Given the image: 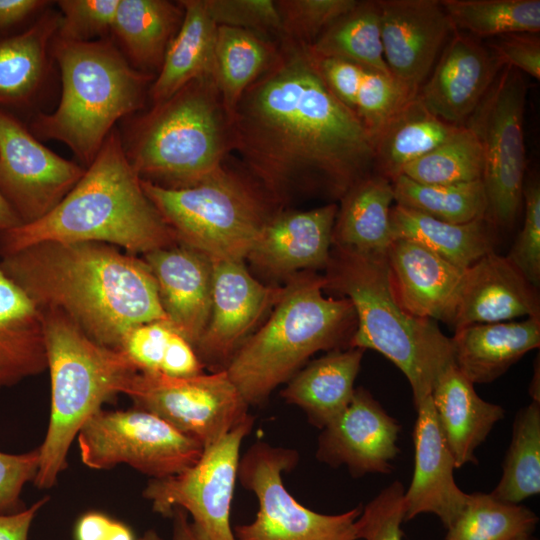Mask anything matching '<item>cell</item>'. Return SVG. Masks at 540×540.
Returning a JSON list of instances; mask_svg holds the SVG:
<instances>
[{
  "label": "cell",
  "instance_id": "47",
  "mask_svg": "<svg viewBox=\"0 0 540 540\" xmlns=\"http://www.w3.org/2000/svg\"><path fill=\"white\" fill-rule=\"evenodd\" d=\"M405 488L394 481L365 507L356 520L357 538L363 540H403L401 524L405 521Z\"/></svg>",
  "mask_w": 540,
  "mask_h": 540
},
{
  "label": "cell",
  "instance_id": "55",
  "mask_svg": "<svg viewBox=\"0 0 540 540\" xmlns=\"http://www.w3.org/2000/svg\"><path fill=\"white\" fill-rule=\"evenodd\" d=\"M173 520L172 540H197L191 529L188 514L181 508H175L171 516Z\"/></svg>",
  "mask_w": 540,
  "mask_h": 540
},
{
  "label": "cell",
  "instance_id": "51",
  "mask_svg": "<svg viewBox=\"0 0 540 540\" xmlns=\"http://www.w3.org/2000/svg\"><path fill=\"white\" fill-rule=\"evenodd\" d=\"M316 58L328 88L344 105L354 110L365 68L344 59Z\"/></svg>",
  "mask_w": 540,
  "mask_h": 540
},
{
  "label": "cell",
  "instance_id": "23",
  "mask_svg": "<svg viewBox=\"0 0 540 540\" xmlns=\"http://www.w3.org/2000/svg\"><path fill=\"white\" fill-rule=\"evenodd\" d=\"M518 317H540L536 288L506 256L491 251L465 270L449 326L457 330Z\"/></svg>",
  "mask_w": 540,
  "mask_h": 540
},
{
  "label": "cell",
  "instance_id": "49",
  "mask_svg": "<svg viewBox=\"0 0 540 540\" xmlns=\"http://www.w3.org/2000/svg\"><path fill=\"white\" fill-rule=\"evenodd\" d=\"M39 462V447L21 454L0 452V514L23 510L22 490L34 481Z\"/></svg>",
  "mask_w": 540,
  "mask_h": 540
},
{
  "label": "cell",
  "instance_id": "36",
  "mask_svg": "<svg viewBox=\"0 0 540 540\" xmlns=\"http://www.w3.org/2000/svg\"><path fill=\"white\" fill-rule=\"evenodd\" d=\"M310 46L318 58H339L390 74L384 60L378 1H359Z\"/></svg>",
  "mask_w": 540,
  "mask_h": 540
},
{
  "label": "cell",
  "instance_id": "17",
  "mask_svg": "<svg viewBox=\"0 0 540 540\" xmlns=\"http://www.w3.org/2000/svg\"><path fill=\"white\" fill-rule=\"evenodd\" d=\"M401 425L372 394L355 388L348 406L322 428L316 458L331 467L345 465L351 475L387 474L399 453Z\"/></svg>",
  "mask_w": 540,
  "mask_h": 540
},
{
  "label": "cell",
  "instance_id": "14",
  "mask_svg": "<svg viewBox=\"0 0 540 540\" xmlns=\"http://www.w3.org/2000/svg\"><path fill=\"white\" fill-rule=\"evenodd\" d=\"M122 394L208 447L245 421L249 405L225 370L188 377L135 372Z\"/></svg>",
  "mask_w": 540,
  "mask_h": 540
},
{
  "label": "cell",
  "instance_id": "40",
  "mask_svg": "<svg viewBox=\"0 0 540 540\" xmlns=\"http://www.w3.org/2000/svg\"><path fill=\"white\" fill-rule=\"evenodd\" d=\"M453 28L477 39L539 33L540 0H443Z\"/></svg>",
  "mask_w": 540,
  "mask_h": 540
},
{
  "label": "cell",
  "instance_id": "5",
  "mask_svg": "<svg viewBox=\"0 0 540 540\" xmlns=\"http://www.w3.org/2000/svg\"><path fill=\"white\" fill-rule=\"evenodd\" d=\"M52 54L61 97L52 112H35L28 127L41 141L64 143L86 168L115 124L143 108L155 76L132 67L111 38L68 42L55 36Z\"/></svg>",
  "mask_w": 540,
  "mask_h": 540
},
{
  "label": "cell",
  "instance_id": "42",
  "mask_svg": "<svg viewBox=\"0 0 540 540\" xmlns=\"http://www.w3.org/2000/svg\"><path fill=\"white\" fill-rule=\"evenodd\" d=\"M483 154L475 135L464 125L443 144L405 166L401 175L423 184L481 180Z\"/></svg>",
  "mask_w": 540,
  "mask_h": 540
},
{
  "label": "cell",
  "instance_id": "4",
  "mask_svg": "<svg viewBox=\"0 0 540 540\" xmlns=\"http://www.w3.org/2000/svg\"><path fill=\"white\" fill-rule=\"evenodd\" d=\"M325 289L348 299L356 316L349 347L372 349L407 378L415 407L430 397L454 363L453 346L434 320L412 316L398 302L386 255L333 248Z\"/></svg>",
  "mask_w": 540,
  "mask_h": 540
},
{
  "label": "cell",
  "instance_id": "12",
  "mask_svg": "<svg viewBox=\"0 0 540 540\" xmlns=\"http://www.w3.org/2000/svg\"><path fill=\"white\" fill-rule=\"evenodd\" d=\"M80 458L92 469L127 464L162 479L181 473L203 453V445L159 416L133 407L99 410L77 434Z\"/></svg>",
  "mask_w": 540,
  "mask_h": 540
},
{
  "label": "cell",
  "instance_id": "26",
  "mask_svg": "<svg viewBox=\"0 0 540 540\" xmlns=\"http://www.w3.org/2000/svg\"><path fill=\"white\" fill-rule=\"evenodd\" d=\"M451 340L460 372L473 384L490 383L540 346V317L465 326Z\"/></svg>",
  "mask_w": 540,
  "mask_h": 540
},
{
  "label": "cell",
  "instance_id": "54",
  "mask_svg": "<svg viewBox=\"0 0 540 540\" xmlns=\"http://www.w3.org/2000/svg\"><path fill=\"white\" fill-rule=\"evenodd\" d=\"M47 501L48 497H45L27 509L12 514H0V540H28L31 524Z\"/></svg>",
  "mask_w": 540,
  "mask_h": 540
},
{
  "label": "cell",
  "instance_id": "22",
  "mask_svg": "<svg viewBox=\"0 0 540 540\" xmlns=\"http://www.w3.org/2000/svg\"><path fill=\"white\" fill-rule=\"evenodd\" d=\"M143 260L170 325L195 348L211 311L212 260L181 244L148 252Z\"/></svg>",
  "mask_w": 540,
  "mask_h": 540
},
{
  "label": "cell",
  "instance_id": "8",
  "mask_svg": "<svg viewBox=\"0 0 540 540\" xmlns=\"http://www.w3.org/2000/svg\"><path fill=\"white\" fill-rule=\"evenodd\" d=\"M40 311L51 406L33 483L39 489H48L66 469L71 444L86 421L104 403L122 394L126 381L138 370L123 351L94 342L61 312Z\"/></svg>",
  "mask_w": 540,
  "mask_h": 540
},
{
  "label": "cell",
  "instance_id": "35",
  "mask_svg": "<svg viewBox=\"0 0 540 540\" xmlns=\"http://www.w3.org/2000/svg\"><path fill=\"white\" fill-rule=\"evenodd\" d=\"M277 47L255 32L217 26L213 76L229 118L244 92L268 69Z\"/></svg>",
  "mask_w": 540,
  "mask_h": 540
},
{
  "label": "cell",
  "instance_id": "11",
  "mask_svg": "<svg viewBox=\"0 0 540 540\" xmlns=\"http://www.w3.org/2000/svg\"><path fill=\"white\" fill-rule=\"evenodd\" d=\"M296 450L257 441L240 458L237 479L258 500L255 519L233 528L236 540H358L356 520L362 506L322 514L299 503L282 474L298 463Z\"/></svg>",
  "mask_w": 540,
  "mask_h": 540
},
{
  "label": "cell",
  "instance_id": "16",
  "mask_svg": "<svg viewBox=\"0 0 540 540\" xmlns=\"http://www.w3.org/2000/svg\"><path fill=\"white\" fill-rule=\"evenodd\" d=\"M283 287L265 286L244 261H212V299L207 325L195 351L204 367L225 370L261 317L276 304Z\"/></svg>",
  "mask_w": 540,
  "mask_h": 540
},
{
  "label": "cell",
  "instance_id": "37",
  "mask_svg": "<svg viewBox=\"0 0 540 540\" xmlns=\"http://www.w3.org/2000/svg\"><path fill=\"white\" fill-rule=\"evenodd\" d=\"M123 351L139 372L188 377L204 372L194 347L167 321L133 327L123 338Z\"/></svg>",
  "mask_w": 540,
  "mask_h": 540
},
{
  "label": "cell",
  "instance_id": "50",
  "mask_svg": "<svg viewBox=\"0 0 540 540\" xmlns=\"http://www.w3.org/2000/svg\"><path fill=\"white\" fill-rule=\"evenodd\" d=\"M486 46L504 65L540 79L538 33H514L492 38Z\"/></svg>",
  "mask_w": 540,
  "mask_h": 540
},
{
  "label": "cell",
  "instance_id": "31",
  "mask_svg": "<svg viewBox=\"0 0 540 540\" xmlns=\"http://www.w3.org/2000/svg\"><path fill=\"white\" fill-rule=\"evenodd\" d=\"M332 245L363 254L386 255L393 241L390 210L392 181L372 173L356 182L341 198Z\"/></svg>",
  "mask_w": 540,
  "mask_h": 540
},
{
  "label": "cell",
  "instance_id": "30",
  "mask_svg": "<svg viewBox=\"0 0 540 540\" xmlns=\"http://www.w3.org/2000/svg\"><path fill=\"white\" fill-rule=\"evenodd\" d=\"M183 15L179 1L119 0L110 38L132 67L154 75Z\"/></svg>",
  "mask_w": 540,
  "mask_h": 540
},
{
  "label": "cell",
  "instance_id": "24",
  "mask_svg": "<svg viewBox=\"0 0 540 540\" xmlns=\"http://www.w3.org/2000/svg\"><path fill=\"white\" fill-rule=\"evenodd\" d=\"M386 259L403 309L412 316L449 325L465 270L409 239H394Z\"/></svg>",
  "mask_w": 540,
  "mask_h": 540
},
{
  "label": "cell",
  "instance_id": "1",
  "mask_svg": "<svg viewBox=\"0 0 540 540\" xmlns=\"http://www.w3.org/2000/svg\"><path fill=\"white\" fill-rule=\"evenodd\" d=\"M230 130L231 151L275 202L297 187L340 199L375 169L373 137L328 88L310 46L288 38L240 98Z\"/></svg>",
  "mask_w": 540,
  "mask_h": 540
},
{
  "label": "cell",
  "instance_id": "59",
  "mask_svg": "<svg viewBox=\"0 0 540 540\" xmlns=\"http://www.w3.org/2000/svg\"><path fill=\"white\" fill-rule=\"evenodd\" d=\"M520 540H534V539H532L531 537H526V538H523V539H520Z\"/></svg>",
  "mask_w": 540,
  "mask_h": 540
},
{
  "label": "cell",
  "instance_id": "52",
  "mask_svg": "<svg viewBox=\"0 0 540 540\" xmlns=\"http://www.w3.org/2000/svg\"><path fill=\"white\" fill-rule=\"evenodd\" d=\"M53 3L48 0H0V39L28 28Z\"/></svg>",
  "mask_w": 540,
  "mask_h": 540
},
{
  "label": "cell",
  "instance_id": "45",
  "mask_svg": "<svg viewBox=\"0 0 540 540\" xmlns=\"http://www.w3.org/2000/svg\"><path fill=\"white\" fill-rule=\"evenodd\" d=\"M56 38L68 42H92L110 38L119 0H59Z\"/></svg>",
  "mask_w": 540,
  "mask_h": 540
},
{
  "label": "cell",
  "instance_id": "43",
  "mask_svg": "<svg viewBox=\"0 0 540 540\" xmlns=\"http://www.w3.org/2000/svg\"><path fill=\"white\" fill-rule=\"evenodd\" d=\"M416 96L391 74L365 69L354 111L373 137L398 110Z\"/></svg>",
  "mask_w": 540,
  "mask_h": 540
},
{
  "label": "cell",
  "instance_id": "7",
  "mask_svg": "<svg viewBox=\"0 0 540 540\" xmlns=\"http://www.w3.org/2000/svg\"><path fill=\"white\" fill-rule=\"evenodd\" d=\"M120 137L126 158L143 181L179 189L213 175L231 151L230 118L213 74L125 118Z\"/></svg>",
  "mask_w": 540,
  "mask_h": 540
},
{
  "label": "cell",
  "instance_id": "21",
  "mask_svg": "<svg viewBox=\"0 0 540 540\" xmlns=\"http://www.w3.org/2000/svg\"><path fill=\"white\" fill-rule=\"evenodd\" d=\"M338 205L273 214L247 259L264 272L291 276L300 270L327 267Z\"/></svg>",
  "mask_w": 540,
  "mask_h": 540
},
{
  "label": "cell",
  "instance_id": "44",
  "mask_svg": "<svg viewBox=\"0 0 540 540\" xmlns=\"http://www.w3.org/2000/svg\"><path fill=\"white\" fill-rule=\"evenodd\" d=\"M358 2L357 0L276 1L282 21V38L311 45L326 28L352 10Z\"/></svg>",
  "mask_w": 540,
  "mask_h": 540
},
{
  "label": "cell",
  "instance_id": "53",
  "mask_svg": "<svg viewBox=\"0 0 540 540\" xmlns=\"http://www.w3.org/2000/svg\"><path fill=\"white\" fill-rule=\"evenodd\" d=\"M76 540H136L125 524L101 512H87L75 526Z\"/></svg>",
  "mask_w": 540,
  "mask_h": 540
},
{
  "label": "cell",
  "instance_id": "13",
  "mask_svg": "<svg viewBox=\"0 0 540 540\" xmlns=\"http://www.w3.org/2000/svg\"><path fill=\"white\" fill-rule=\"evenodd\" d=\"M254 425L249 416L214 444L205 447L200 458L179 474L150 479L143 497L154 512L170 517L175 508L192 518L197 540H236L231 527V506L240 461V447Z\"/></svg>",
  "mask_w": 540,
  "mask_h": 540
},
{
  "label": "cell",
  "instance_id": "46",
  "mask_svg": "<svg viewBox=\"0 0 540 540\" xmlns=\"http://www.w3.org/2000/svg\"><path fill=\"white\" fill-rule=\"evenodd\" d=\"M217 26H229L283 37L282 21L273 0H204Z\"/></svg>",
  "mask_w": 540,
  "mask_h": 540
},
{
  "label": "cell",
  "instance_id": "25",
  "mask_svg": "<svg viewBox=\"0 0 540 540\" xmlns=\"http://www.w3.org/2000/svg\"><path fill=\"white\" fill-rule=\"evenodd\" d=\"M59 20L50 7L22 32L0 39V108L15 115L36 110L55 63Z\"/></svg>",
  "mask_w": 540,
  "mask_h": 540
},
{
  "label": "cell",
  "instance_id": "58",
  "mask_svg": "<svg viewBox=\"0 0 540 540\" xmlns=\"http://www.w3.org/2000/svg\"><path fill=\"white\" fill-rule=\"evenodd\" d=\"M136 540H164L156 531L148 530Z\"/></svg>",
  "mask_w": 540,
  "mask_h": 540
},
{
  "label": "cell",
  "instance_id": "48",
  "mask_svg": "<svg viewBox=\"0 0 540 540\" xmlns=\"http://www.w3.org/2000/svg\"><path fill=\"white\" fill-rule=\"evenodd\" d=\"M523 226L506 258L535 288L540 284V187L524 185Z\"/></svg>",
  "mask_w": 540,
  "mask_h": 540
},
{
  "label": "cell",
  "instance_id": "34",
  "mask_svg": "<svg viewBox=\"0 0 540 540\" xmlns=\"http://www.w3.org/2000/svg\"><path fill=\"white\" fill-rule=\"evenodd\" d=\"M491 225L486 218L449 223L398 204L390 210L393 240L415 241L462 270L494 251Z\"/></svg>",
  "mask_w": 540,
  "mask_h": 540
},
{
  "label": "cell",
  "instance_id": "56",
  "mask_svg": "<svg viewBox=\"0 0 540 540\" xmlns=\"http://www.w3.org/2000/svg\"><path fill=\"white\" fill-rule=\"evenodd\" d=\"M21 225V221L0 192V232Z\"/></svg>",
  "mask_w": 540,
  "mask_h": 540
},
{
  "label": "cell",
  "instance_id": "18",
  "mask_svg": "<svg viewBox=\"0 0 540 540\" xmlns=\"http://www.w3.org/2000/svg\"><path fill=\"white\" fill-rule=\"evenodd\" d=\"M378 5L387 68L417 94L453 25L439 0H379Z\"/></svg>",
  "mask_w": 540,
  "mask_h": 540
},
{
  "label": "cell",
  "instance_id": "9",
  "mask_svg": "<svg viewBox=\"0 0 540 540\" xmlns=\"http://www.w3.org/2000/svg\"><path fill=\"white\" fill-rule=\"evenodd\" d=\"M177 244L215 260L244 261L270 213L260 189L224 165L202 182L179 189L141 180Z\"/></svg>",
  "mask_w": 540,
  "mask_h": 540
},
{
  "label": "cell",
  "instance_id": "38",
  "mask_svg": "<svg viewBox=\"0 0 540 540\" xmlns=\"http://www.w3.org/2000/svg\"><path fill=\"white\" fill-rule=\"evenodd\" d=\"M540 492V403L532 401L516 414L502 476L490 493L520 504Z\"/></svg>",
  "mask_w": 540,
  "mask_h": 540
},
{
  "label": "cell",
  "instance_id": "39",
  "mask_svg": "<svg viewBox=\"0 0 540 540\" xmlns=\"http://www.w3.org/2000/svg\"><path fill=\"white\" fill-rule=\"evenodd\" d=\"M396 204L438 220L463 224L485 218L481 180L455 184H423L404 175L392 180Z\"/></svg>",
  "mask_w": 540,
  "mask_h": 540
},
{
  "label": "cell",
  "instance_id": "20",
  "mask_svg": "<svg viewBox=\"0 0 540 540\" xmlns=\"http://www.w3.org/2000/svg\"><path fill=\"white\" fill-rule=\"evenodd\" d=\"M415 408L414 470L404 493L405 521L431 513L448 529L461 513L469 494L455 482V461L438 425L431 396Z\"/></svg>",
  "mask_w": 540,
  "mask_h": 540
},
{
  "label": "cell",
  "instance_id": "28",
  "mask_svg": "<svg viewBox=\"0 0 540 540\" xmlns=\"http://www.w3.org/2000/svg\"><path fill=\"white\" fill-rule=\"evenodd\" d=\"M47 367L42 312L0 269V389Z\"/></svg>",
  "mask_w": 540,
  "mask_h": 540
},
{
  "label": "cell",
  "instance_id": "19",
  "mask_svg": "<svg viewBox=\"0 0 540 540\" xmlns=\"http://www.w3.org/2000/svg\"><path fill=\"white\" fill-rule=\"evenodd\" d=\"M503 66L486 44L454 29L417 97L436 117L463 126Z\"/></svg>",
  "mask_w": 540,
  "mask_h": 540
},
{
  "label": "cell",
  "instance_id": "27",
  "mask_svg": "<svg viewBox=\"0 0 540 540\" xmlns=\"http://www.w3.org/2000/svg\"><path fill=\"white\" fill-rule=\"evenodd\" d=\"M436 418L456 468L476 463L475 450L485 441L505 410L483 400L456 367H448L437 380L432 394Z\"/></svg>",
  "mask_w": 540,
  "mask_h": 540
},
{
  "label": "cell",
  "instance_id": "15",
  "mask_svg": "<svg viewBox=\"0 0 540 540\" xmlns=\"http://www.w3.org/2000/svg\"><path fill=\"white\" fill-rule=\"evenodd\" d=\"M85 172L39 140L17 115L0 108V192L22 224L50 213Z\"/></svg>",
  "mask_w": 540,
  "mask_h": 540
},
{
  "label": "cell",
  "instance_id": "10",
  "mask_svg": "<svg viewBox=\"0 0 540 540\" xmlns=\"http://www.w3.org/2000/svg\"><path fill=\"white\" fill-rule=\"evenodd\" d=\"M527 93L520 71L503 66L464 124L481 146L485 218L492 225L510 227L523 205Z\"/></svg>",
  "mask_w": 540,
  "mask_h": 540
},
{
  "label": "cell",
  "instance_id": "41",
  "mask_svg": "<svg viewBox=\"0 0 540 540\" xmlns=\"http://www.w3.org/2000/svg\"><path fill=\"white\" fill-rule=\"evenodd\" d=\"M537 523V515L526 506L473 493L447 529L446 540H520L531 537Z\"/></svg>",
  "mask_w": 540,
  "mask_h": 540
},
{
  "label": "cell",
  "instance_id": "33",
  "mask_svg": "<svg viewBox=\"0 0 540 540\" xmlns=\"http://www.w3.org/2000/svg\"><path fill=\"white\" fill-rule=\"evenodd\" d=\"M460 127L436 117L414 97L373 136L375 170L392 181L405 166L443 144Z\"/></svg>",
  "mask_w": 540,
  "mask_h": 540
},
{
  "label": "cell",
  "instance_id": "6",
  "mask_svg": "<svg viewBox=\"0 0 540 540\" xmlns=\"http://www.w3.org/2000/svg\"><path fill=\"white\" fill-rule=\"evenodd\" d=\"M325 276H292L266 322L234 353L225 371L243 399L262 405L321 350L349 347L356 327L350 301L326 297Z\"/></svg>",
  "mask_w": 540,
  "mask_h": 540
},
{
  "label": "cell",
  "instance_id": "29",
  "mask_svg": "<svg viewBox=\"0 0 540 540\" xmlns=\"http://www.w3.org/2000/svg\"><path fill=\"white\" fill-rule=\"evenodd\" d=\"M364 351L336 349L309 362L287 382L281 396L302 409L310 424L324 428L350 403Z\"/></svg>",
  "mask_w": 540,
  "mask_h": 540
},
{
  "label": "cell",
  "instance_id": "57",
  "mask_svg": "<svg viewBox=\"0 0 540 540\" xmlns=\"http://www.w3.org/2000/svg\"><path fill=\"white\" fill-rule=\"evenodd\" d=\"M529 393L533 398L532 401L540 403V392H539V364L535 366V372L532 378V382L529 387Z\"/></svg>",
  "mask_w": 540,
  "mask_h": 540
},
{
  "label": "cell",
  "instance_id": "2",
  "mask_svg": "<svg viewBox=\"0 0 540 540\" xmlns=\"http://www.w3.org/2000/svg\"><path fill=\"white\" fill-rule=\"evenodd\" d=\"M0 269L39 310L61 312L108 348L137 325L169 322L146 262L113 245L40 242L1 257Z\"/></svg>",
  "mask_w": 540,
  "mask_h": 540
},
{
  "label": "cell",
  "instance_id": "32",
  "mask_svg": "<svg viewBox=\"0 0 540 540\" xmlns=\"http://www.w3.org/2000/svg\"><path fill=\"white\" fill-rule=\"evenodd\" d=\"M179 2L183 20L149 88L152 105L165 101L188 83L213 74L217 25L204 0Z\"/></svg>",
  "mask_w": 540,
  "mask_h": 540
},
{
  "label": "cell",
  "instance_id": "3",
  "mask_svg": "<svg viewBox=\"0 0 540 540\" xmlns=\"http://www.w3.org/2000/svg\"><path fill=\"white\" fill-rule=\"evenodd\" d=\"M47 241L100 242L132 255L177 244L126 158L116 127L50 213L0 232V258Z\"/></svg>",
  "mask_w": 540,
  "mask_h": 540
}]
</instances>
